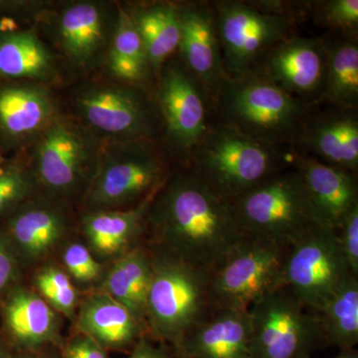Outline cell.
Segmentation results:
<instances>
[{
  "label": "cell",
  "instance_id": "6da1fadb",
  "mask_svg": "<svg viewBox=\"0 0 358 358\" xmlns=\"http://www.w3.org/2000/svg\"><path fill=\"white\" fill-rule=\"evenodd\" d=\"M148 246L212 274L245 241L232 204L189 167L169 174L147 218Z\"/></svg>",
  "mask_w": 358,
  "mask_h": 358
},
{
  "label": "cell",
  "instance_id": "7a4b0ae2",
  "mask_svg": "<svg viewBox=\"0 0 358 358\" xmlns=\"http://www.w3.org/2000/svg\"><path fill=\"white\" fill-rule=\"evenodd\" d=\"M291 155L293 148L264 143L216 120L190 155L188 167L216 194L233 202L288 169Z\"/></svg>",
  "mask_w": 358,
  "mask_h": 358
},
{
  "label": "cell",
  "instance_id": "3957f363",
  "mask_svg": "<svg viewBox=\"0 0 358 358\" xmlns=\"http://www.w3.org/2000/svg\"><path fill=\"white\" fill-rule=\"evenodd\" d=\"M212 106L218 122L282 147H294L308 117V107L285 93L259 67L239 77H225Z\"/></svg>",
  "mask_w": 358,
  "mask_h": 358
},
{
  "label": "cell",
  "instance_id": "277c9868",
  "mask_svg": "<svg viewBox=\"0 0 358 358\" xmlns=\"http://www.w3.org/2000/svg\"><path fill=\"white\" fill-rule=\"evenodd\" d=\"M150 248L152 278L145 306L148 336L169 346L176 355L185 336L215 310L210 274L162 250Z\"/></svg>",
  "mask_w": 358,
  "mask_h": 358
},
{
  "label": "cell",
  "instance_id": "5b68a950",
  "mask_svg": "<svg viewBox=\"0 0 358 358\" xmlns=\"http://www.w3.org/2000/svg\"><path fill=\"white\" fill-rule=\"evenodd\" d=\"M231 204L240 229L249 239L289 248L319 227L294 164Z\"/></svg>",
  "mask_w": 358,
  "mask_h": 358
},
{
  "label": "cell",
  "instance_id": "8992f818",
  "mask_svg": "<svg viewBox=\"0 0 358 358\" xmlns=\"http://www.w3.org/2000/svg\"><path fill=\"white\" fill-rule=\"evenodd\" d=\"M164 157L150 141L115 143L96 162L86 192L89 212L136 206L169 178Z\"/></svg>",
  "mask_w": 358,
  "mask_h": 358
},
{
  "label": "cell",
  "instance_id": "52a82bcc",
  "mask_svg": "<svg viewBox=\"0 0 358 358\" xmlns=\"http://www.w3.org/2000/svg\"><path fill=\"white\" fill-rule=\"evenodd\" d=\"M249 313L252 358H310L324 348L317 313L287 287L266 294Z\"/></svg>",
  "mask_w": 358,
  "mask_h": 358
},
{
  "label": "cell",
  "instance_id": "ba28073f",
  "mask_svg": "<svg viewBox=\"0 0 358 358\" xmlns=\"http://www.w3.org/2000/svg\"><path fill=\"white\" fill-rule=\"evenodd\" d=\"M213 7L226 77L256 69L275 44L292 36L293 17L268 13L254 2L216 1Z\"/></svg>",
  "mask_w": 358,
  "mask_h": 358
},
{
  "label": "cell",
  "instance_id": "9c48e42d",
  "mask_svg": "<svg viewBox=\"0 0 358 358\" xmlns=\"http://www.w3.org/2000/svg\"><path fill=\"white\" fill-rule=\"evenodd\" d=\"M350 275L336 233L315 227L288 249L282 286L317 313Z\"/></svg>",
  "mask_w": 358,
  "mask_h": 358
},
{
  "label": "cell",
  "instance_id": "30bf717a",
  "mask_svg": "<svg viewBox=\"0 0 358 358\" xmlns=\"http://www.w3.org/2000/svg\"><path fill=\"white\" fill-rule=\"evenodd\" d=\"M289 248L248 239L210 274L215 308L249 310L273 289L282 286V270Z\"/></svg>",
  "mask_w": 358,
  "mask_h": 358
},
{
  "label": "cell",
  "instance_id": "8fae6325",
  "mask_svg": "<svg viewBox=\"0 0 358 358\" xmlns=\"http://www.w3.org/2000/svg\"><path fill=\"white\" fill-rule=\"evenodd\" d=\"M77 106L90 128L115 143L150 141L162 124L157 105L134 87H90L78 96Z\"/></svg>",
  "mask_w": 358,
  "mask_h": 358
},
{
  "label": "cell",
  "instance_id": "7c38bea8",
  "mask_svg": "<svg viewBox=\"0 0 358 358\" xmlns=\"http://www.w3.org/2000/svg\"><path fill=\"white\" fill-rule=\"evenodd\" d=\"M157 105L169 143L189 159L210 127V96L185 65L169 64L160 76Z\"/></svg>",
  "mask_w": 358,
  "mask_h": 358
},
{
  "label": "cell",
  "instance_id": "4fadbf2b",
  "mask_svg": "<svg viewBox=\"0 0 358 358\" xmlns=\"http://www.w3.org/2000/svg\"><path fill=\"white\" fill-rule=\"evenodd\" d=\"M91 160L88 140L69 122L57 119L37 138L33 174L37 185L52 196H69L88 181Z\"/></svg>",
  "mask_w": 358,
  "mask_h": 358
},
{
  "label": "cell",
  "instance_id": "5bb4252c",
  "mask_svg": "<svg viewBox=\"0 0 358 358\" xmlns=\"http://www.w3.org/2000/svg\"><path fill=\"white\" fill-rule=\"evenodd\" d=\"M259 68L285 93L306 107L322 103L327 54L322 39L291 36L275 44Z\"/></svg>",
  "mask_w": 358,
  "mask_h": 358
},
{
  "label": "cell",
  "instance_id": "9a60e30c",
  "mask_svg": "<svg viewBox=\"0 0 358 358\" xmlns=\"http://www.w3.org/2000/svg\"><path fill=\"white\" fill-rule=\"evenodd\" d=\"M3 219L1 229L23 265H34L50 256L69 227L64 211L46 200H27Z\"/></svg>",
  "mask_w": 358,
  "mask_h": 358
},
{
  "label": "cell",
  "instance_id": "2e32d148",
  "mask_svg": "<svg viewBox=\"0 0 358 358\" xmlns=\"http://www.w3.org/2000/svg\"><path fill=\"white\" fill-rule=\"evenodd\" d=\"M178 6L182 64L201 84L211 102L224 79L222 55L214 8L203 3Z\"/></svg>",
  "mask_w": 358,
  "mask_h": 358
},
{
  "label": "cell",
  "instance_id": "e0dca14e",
  "mask_svg": "<svg viewBox=\"0 0 358 358\" xmlns=\"http://www.w3.org/2000/svg\"><path fill=\"white\" fill-rule=\"evenodd\" d=\"M294 166L300 174L317 225L338 232L358 206L357 174L327 166L310 155H296Z\"/></svg>",
  "mask_w": 358,
  "mask_h": 358
},
{
  "label": "cell",
  "instance_id": "ac0fdd59",
  "mask_svg": "<svg viewBox=\"0 0 358 358\" xmlns=\"http://www.w3.org/2000/svg\"><path fill=\"white\" fill-rule=\"evenodd\" d=\"M293 148L296 155H310L327 166L357 174V110L334 107L313 117L308 115Z\"/></svg>",
  "mask_w": 358,
  "mask_h": 358
},
{
  "label": "cell",
  "instance_id": "d6986e66",
  "mask_svg": "<svg viewBox=\"0 0 358 358\" xmlns=\"http://www.w3.org/2000/svg\"><path fill=\"white\" fill-rule=\"evenodd\" d=\"M57 119L55 102L46 89L0 81V143L6 150L37 140Z\"/></svg>",
  "mask_w": 358,
  "mask_h": 358
},
{
  "label": "cell",
  "instance_id": "ffe728a7",
  "mask_svg": "<svg viewBox=\"0 0 358 358\" xmlns=\"http://www.w3.org/2000/svg\"><path fill=\"white\" fill-rule=\"evenodd\" d=\"M2 319L20 352L63 345L58 313L32 289L13 287L6 294Z\"/></svg>",
  "mask_w": 358,
  "mask_h": 358
},
{
  "label": "cell",
  "instance_id": "44dd1931",
  "mask_svg": "<svg viewBox=\"0 0 358 358\" xmlns=\"http://www.w3.org/2000/svg\"><path fill=\"white\" fill-rule=\"evenodd\" d=\"M249 310L215 308L183 339L178 358H252Z\"/></svg>",
  "mask_w": 358,
  "mask_h": 358
},
{
  "label": "cell",
  "instance_id": "7402d4cb",
  "mask_svg": "<svg viewBox=\"0 0 358 358\" xmlns=\"http://www.w3.org/2000/svg\"><path fill=\"white\" fill-rule=\"evenodd\" d=\"M77 329L107 352L131 350L148 336L147 327L128 308L101 289L90 294L78 308Z\"/></svg>",
  "mask_w": 358,
  "mask_h": 358
},
{
  "label": "cell",
  "instance_id": "603a6c76",
  "mask_svg": "<svg viewBox=\"0 0 358 358\" xmlns=\"http://www.w3.org/2000/svg\"><path fill=\"white\" fill-rule=\"evenodd\" d=\"M155 193L129 208L89 212L84 216L82 229L87 246L98 260H115L141 244Z\"/></svg>",
  "mask_w": 358,
  "mask_h": 358
},
{
  "label": "cell",
  "instance_id": "cb8c5ba5",
  "mask_svg": "<svg viewBox=\"0 0 358 358\" xmlns=\"http://www.w3.org/2000/svg\"><path fill=\"white\" fill-rule=\"evenodd\" d=\"M152 278V250L148 244H141L114 260L100 289L128 308L147 327L145 306Z\"/></svg>",
  "mask_w": 358,
  "mask_h": 358
},
{
  "label": "cell",
  "instance_id": "d4e9b609",
  "mask_svg": "<svg viewBox=\"0 0 358 358\" xmlns=\"http://www.w3.org/2000/svg\"><path fill=\"white\" fill-rule=\"evenodd\" d=\"M54 68L53 56L36 33L0 28V81L46 80Z\"/></svg>",
  "mask_w": 358,
  "mask_h": 358
},
{
  "label": "cell",
  "instance_id": "484cf974",
  "mask_svg": "<svg viewBox=\"0 0 358 358\" xmlns=\"http://www.w3.org/2000/svg\"><path fill=\"white\" fill-rule=\"evenodd\" d=\"M105 14L93 2H78L65 9L59 21V35L65 53L83 65L102 49L106 38Z\"/></svg>",
  "mask_w": 358,
  "mask_h": 358
},
{
  "label": "cell",
  "instance_id": "4316f807",
  "mask_svg": "<svg viewBox=\"0 0 358 358\" xmlns=\"http://www.w3.org/2000/svg\"><path fill=\"white\" fill-rule=\"evenodd\" d=\"M322 42L327 49V69L322 102L341 109L357 110L358 45L355 36L338 32Z\"/></svg>",
  "mask_w": 358,
  "mask_h": 358
},
{
  "label": "cell",
  "instance_id": "83f0119b",
  "mask_svg": "<svg viewBox=\"0 0 358 358\" xmlns=\"http://www.w3.org/2000/svg\"><path fill=\"white\" fill-rule=\"evenodd\" d=\"M324 348L341 352L355 350L358 343V277L350 275L317 313Z\"/></svg>",
  "mask_w": 358,
  "mask_h": 358
},
{
  "label": "cell",
  "instance_id": "f1b7e54d",
  "mask_svg": "<svg viewBox=\"0 0 358 358\" xmlns=\"http://www.w3.org/2000/svg\"><path fill=\"white\" fill-rule=\"evenodd\" d=\"M131 14L145 44L150 67L162 70L180 42L178 4H155Z\"/></svg>",
  "mask_w": 358,
  "mask_h": 358
},
{
  "label": "cell",
  "instance_id": "f546056e",
  "mask_svg": "<svg viewBox=\"0 0 358 358\" xmlns=\"http://www.w3.org/2000/svg\"><path fill=\"white\" fill-rule=\"evenodd\" d=\"M113 74L129 83H141L150 76L147 50L131 13L121 9L109 51Z\"/></svg>",
  "mask_w": 358,
  "mask_h": 358
},
{
  "label": "cell",
  "instance_id": "4dcf8cb0",
  "mask_svg": "<svg viewBox=\"0 0 358 358\" xmlns=\"http://www.w3.org/2000/svg\"><path fill=\"white\" fill-rule=\"evenodd\" d=\"M34 285L37 293L54 310L67 317L76 315L79 293L65 270L57 266H46L35 275Z\"/></svg>",
  "mask_w": 358,
  "mask_h": 358
},
{
  "label": "cell",
  "instance_id": "1f68e13d",
  "mask_svg": "<svg viewBox=\"0 0 358 358\" xmlns=\"http://www.w3.org/2000/svg\"><path fill=\"white\" fill-rule=\"evenodd\" d=\"M37 182L34 174L18 162L0 164V219L32 199Z\"/></svg>",
  "mask_w": 358,
  "mask_h": 358
},
{
  "label": "cell",
  "instance_id": "d6a6232c",
  "mask_svg": "<svg viewBox=\"0 0 358 358\" xmlns=\"http://www.w3.org/2000/svg\"><path fill=\"white\" fill-rule=\"evenodd\" d=\"M65 271L71 279L83 285H91L102 278L103 267L90 251L88 246L72 242L62 253Z\"/></svg>",
  "mask_w": 358,
  "mask_h": 358
},
{
  "label": "cell",
  "instance_id": "836d02e7",
  "mask_svg": "<svg viewBox=\"0 0 358 358\" xmlns=\"http://www.w3.org/2000/svg\"><path fill=\"white\" fill-rule=\"evenodd\" d=\"M315 13L320 24L352 36L357 34V0H331L320 2Z\"/></svg>",
  "mask_w": 358,
  "mask_h": 358
},
{
  "label": "cell",
  "instance_id": "e575fe53",
  "mask_svg": "<svg viewBox=\"0 0 358 358\" xmlns=\"http://www.w3.org/2000/svg\"><path fill=\"white\" fill-rule=\"evenodd\" d=\"M336 234L350 272L358 277V206L350 212Z\"/></svg>",
  "mask_w": 358,
  "mask_h": 358
},
{
  "label": "cell",
  "instance_id": "d590c367",
  "mask_svg": "<svg viewBox=\"0 0 358 358\" xmlns=\"http://www.w3.org/2000/svg\"><path fill=\"white\" fill-rule=\"evenodd\" d=\"M60 358H109L108 352L89 336L78 333L63 343L59 352Z\"/></svg>",
  "mask_w": 358,
  "mask_h": 358
},
{
  "label": "cell",
  "instance_id": "8d00e7d4",
  "mask_svg": "<svg viewBox=\"0 0 358 358\" xmlns=\"http://www.w3.org/2000/svg\"><path fill=\"white\" fill-rule=\"evenodd\" d=\"M20 262L0 228V296L13 288L17 280Z\"/></svg>",
  "mask_w": 358,
  "mask_h": 358
},
{
  "label": "cell",
  "instance_id": "74e56055",
  "mask_svg": "<svg viewBox=\"0 0 358 358\" xmlns=\"http://www.w3.org/2000/svg\"><path fill=\"white\" fill-rule=\"evenodd\" d=\"M128 358H178L173 350L167 345H155L148 336H143L131 350Z\"/></svg>",
  "mask_w": 358,
  "mask_h": 358
},
{
  "label": "cell",
  "instance_id": "f35d334b",
  "mask_svg": "<svg viewBox=\"0 0 358 358\" xmlns=\"http://www.w3.org/2000/svg\"><path fill=\"white\" fill-rule=\"evenodd\" d=\"M48 348L31 350V352H20L18 355H13L11 358H60L59 352L48 350Z\"/></svg>",
  "mask_w": 358,
  "mask_h": 358
},
{
  "label": "cell",
  "instance_id": "ab89813d",
  "mask_svg": "<svg viewBox=\"0 0 358 358\" xmlns=\"http://www.w3.org/2000/svg\"><path fill=\"white\" fill-rule=\"evenodd\" d=\"M13 355H11V352H9L8 348H7L4 341L0 338V358H11Z\"/></svg>",
  "mask_w": 358,
  "mask_h": 358
},
{
  "label": "cell",
  "instance_id": "60d3db41",
  "mask_svg": "<svg viewBox=\"0 0 358 358\" xmlns=\"http://www.w3.org/2000/svg\"><path fill=\"white\" fill-rule=\"evenodd\" d=\"M334 358H358V352L357 350H346L341 352L338 357Z\"/></svg>",
  "mask_w": 358,
  "mask_h": 358
},
{
  "label": "cell",
  "instance_id": "b9f144b4",
  "mask_svg": "<svg viewBox=\"0 0 358 358\" xmlns=\"http://www.w3.org/2000/svg\"><path fill=\"white\" fill-rule=\"evenodd\" d=\"M4 160H6V159H3V157H2L1 152H0V164H1L2 162H4Z\"/></svg>",
  "mask_w": 358,
  "mask_h": 358
}]
</instances>
